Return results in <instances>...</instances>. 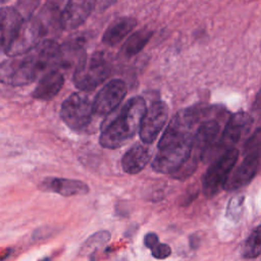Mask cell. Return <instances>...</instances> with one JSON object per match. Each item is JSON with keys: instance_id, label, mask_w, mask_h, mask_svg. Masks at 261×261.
<instances>
[{"instance_id": "8", "label": "cell", "mask_w": 261, "mask_h": 261, "mask_svg": "<svg viewBox=\"0 0 261 261\" xmlns=\"http://www.w3.org/2000/svg\"><path fill=\"white\" fill-rule=\"evenodd\" d=\"M252 122L253 118L247 112L239 111L231 114L221 132V136L216 145V154L220 151L224 153L225 151L234 148V146L249 132Z\"/></svg>"}, {"instance_id": "5", "label": "cell", "mask_w": 261, "mask_h": 261, "mask_svg": "<svg viewBox=\"0 0 261 261\" xmlns=\"http://www.w3.org/2000/svg\"><path fill=\"white\" fill-rule=\"evenodd\" d=\"M239 152L232 148L219 155L209 166L202 180L203 193L210 198L215 196L227 180V177L238 160Z\"/></svg>"}, {"instance_id": "18", "label": "cell", "mask_w": 261, "mask_h": 261, "mask_svg": "<svg viewBox=\"0 0 261 261\" xmlns=\"http://www.w3.org/2000/svg\"><path fill=\"white\" fill-rule=\"evenodd\" d=\"M153 32L148 29H141L134 33L123 44L122 52L125 56H133L138 54L149 42Z\"/></svg>"}, {"instance_id": "28", "label": "cell", "mask_w": 261, "mask_h": 261, "mask_svg": "<svg viewBox=\"0 0 261 261\" xmlns=\"http://www.w3.org/2000/svg\"><path fill=\"white\" fill-rule=\"evenodd\" d=\"M3 1H7V0H0V2H3Z\"/></svg>"}, {"instance_id": "25", "label": "cell", "mask_w": 261, "mask_h": 261, "mask_svg": "<svg viewBox=\"0 0 261 261\" xmlns=\"http://www.w3.org/2000/svg\"><path fill=\"white\" fill-rule=\"evenodd\" d=\"M159 243V240H158V237L156 233L154 232H149L145 236L144 238V244L146 247H148L150 250L156 245Z\"/></svg>"}, {"instance_id": "12", "label": "cell", "mask_w": 261, "mask_h": 261, "mask_svg": "<svg viewBox=\"0 0 261 261\" xmlns=\"http://www.w3.org/2000/svg\"><path fill=\"white\" fill-rule=\"evenodd\" d=\"M260 169V160L253 155L245 154L243 161L229 173L224 189L226 191H233L248 185Z\"/></svg>"}, {"instance_id": "13", "label": "cell", "mask_w": 261, "mask_h": 261, "mask_svg": "<svg viewBox=\"0 0 261 261\" xmlns=\"http://www.w3.org/2000/svg\"><path fill=\"white\" fill-rule=\"evenodd\" d=\"M93 11L92 0H68L60 15L61 28L66 31L76 29Z\"/></svg>"}, {"instance_id": "6", "label": "cell", "mask_w": 261, "mask_h": 261, "mask_svg": "<svg viewBox=\"0 0 261 261\" xmlns=\"http://www.w3.org/2000/svg\"><path fill=\"white\" fill-rule=\"evenodd\" d=\"M94 114L93 102L83 93L70 95L64 100L60 109L61 119L74 130H82L89 126Z\"/></svg>"}, {"instance_id": "16", "label": "cell", "mask_w": 261, "mask_h": 261, "mask_svg": "<svg viewBox=\"0 0 261 261\" xmlns=\"http://www.w3.org/2000/svg\"><path fill=\"white\" fill-rule=\"evenodd\" d=\"M151 159V151L147 144L134 145L122 157L121 166L128 174H137L148 164Z\"/></svg>"}, {"instance_id": "21", "label": "cell", "mask_w": 261, "mask_h": 261, "mask_svg": "<svg viewBox=\"0 0 261 261\" xmlns=\"http://www.w3.org/2000/svg\"><path fill=\"white\" fill-rule=\"evenodd\" d=\"M244 154L253 155L261 162V127L258 128L246 142Z\"/></svg>"}, {"instance_id": "7", "label": "cell", "mask_w": 261, "mask_h": 261, "mask_svg": "<svg viewBox=\"0 0 261 261\" xmlns=\"http://www.w3.org/2000/svg\"><path fill=\"white\" fill-rule=\"evenodd\" d=\"M45 34L44 24L34 17H25L6 54L9 56L23 55L34 49Z\"/></svg>"}, {"instance_id": "2", "label": "cell", "mask_w": 261, "mask_h": 261, "mask_svg": "<svg viewBox=\"0 0 261 261\" xmlns=\"http://www.w3.org/2000/svg\"><path fill=\"white\" fill-rule=\"evenodd\" d=\"M32 52L13 56L0 63V83L8 86H23L36 80L42 72Z\"/></svg>"}, {"instance_id": "19", "label": "cell", "mask_w": 261, "mask_h": 261, "mask_svg": "<svg viewBox=\"0 0 261 261\" xmlns=\"http://www.w3.org/2000/svg\"><path fill=\"white\" fill-rule=\"evenodd\" d=\"M111 234L107 230H100L89 237L85 243L82 245L79 255L80 256H89L97 252L100 248L105 246L110 240Z\"/></svg>"}, {"instance_id": "15", "label": "cell", "mask_w": 261, "mask_h": 261, "mask_svg": "<svg viewBox=\"0 0 261 261\" xmlns=\"http://www.w3.org/2000/svg\"><path fill=\"white\" fill-rule=\"evenodd\" d=\"M63 83V74L57 68L50 69L40 79L33 92V97L39 100H51L59 93Z\"/></svg>"}, {"instance_id": "3", "label": "cell", "mask_w": 261, "mask_h": 261, "mask_svg": "<svg viewBox=\"0 0 261 261\" xmlns=\"http://www.w3.org/2000/svg\"><path fill=\"white\" fill-rule=\"evenodd\" d=\"M110 74V66L103 53L96 52L84 56L73 73V84L82 91H92Z\"/></svg>"}, {"instance_id": "17", "label": "cell", "mask_w": 261, "mask_h": 261, "mask_svg": "<svg viewBox=\"0 0 261 261\" xmlns=\"http://www.w3.org/2000/svg\"><path fill=\"white\" fill-rule=\"evenodd\" d=\"M137 20L133 17H121L112 22L105 31L102 41L107 46H115L120 43L135 28Z\"/></svg>"}, {"instance_id": "10", "label": "cell", "mask_w": 261, "mask_h": 261, "mask_svg": "<svg viewBox=\"0 0 261 261\" xmlns=\"http://www.w3.org/2000/svg\"><path fill=\"white\" fill-rule=\"evenodd\" d=\"M168 116L167 105L156 101L147 108L140 126V138L143 143L151 144L163 128Z\"/></svg>"}, {"instance_id": "14", "label": "cell", "mask_w": 261, "mask_h": 261, "mask_svg": "<svg viewBox=\"0 0 261 261\" xmlns=\"http://www.w3.org/2000/svg\"><path fill=\"white\" fill-rule=\"evenodd\" d=\"M41 188L44 191H51L63 197L86 195L89 193V187L86 182L70 178L49 177L42 181Z\"/></svg>"}, {"instance_id": "11", "label": "cell", "mask_w": 261, "mask_h": 261, "mask_svg": "<svg viewBox=\"0 0 261 261\" xmlns=\"http://www.w3.org/2000/svg\"><path fill=\"white\" fill-rule=\"evenodd\" d=\"M24 18L14 7L0 9V52L6 53Z\"/></svg>"}, {"instance_id": "26", "label": "cell", "mask_w": 261, "mask_h": 261, "mask_svg": "<svg viewBox=\"0 0 261 261\" xmlns=\"http://www.w3.org/2000/svg\"><path fill=\"white\" fill-rule=\"evenodd\" d=\"M252 109L255 114H257L258 116H261V89L259 90L258 94L256 95Z\"/></svg>"}, {"instance_id": "1", "label": "cell", "mask_w": 261, "mask_h": 261, "mask_svg": "<svg viewBox=\"0 0 261 261\" xmlns=\"http://www.w3.org/2000/svg\"><path fill=\"white\" fill-rule=\"evenodd\" d=\"M146 110L142 97L130 98L111 118L105 120L99 138L100 145L107 149L122 147L140 130Z\"/></svg>"}, {"instance_id": "24", "label": "cell", "mask_w": 261, "mask_h": 261, "mask_svg": "<svg viewBox=\"0 0 261 261\" xmlns=\"http://www.w3.org/2000/svg\"><path fill=\"white\" fill-rule=\"evenodd\" d=\"M92 1L94 5V11H103L116 2V0H92Z\"/></svg>"}, {"instance_id": "20", "label": "cell", "mask_w": 261, "mask_h": 261, "mask_svg": "<svg viewBox=\"0 0 261 261\" xmlns=\"http://www.w3.org/2000/svg\"><path fill=\"white\" fill-rule=\"evenodd\" d=\"M261 254V225L255 227L245 241L242 255L245 258H256Z\"/></svg>"}, {"instance_id": "27", "label": "cell", "mask_w": 261, "mask_h": 261, "mask_svg": "<svg viewBox=\"0 0 261 261\" xmlns=\"http://www.w3.org/2000/svg\"><path fill=\"white\" fill-rule=\"evenodd\" d=\"M40 261H51V259L49 257H47V258H44L43 260H40Z\"/></svg>"}, {"instance_id": "22", "label": "cell", "mask_w": 261, "mask_h": 261, "mask_svg": "<svg viewBox=\"0 0 261 261\" xmlns=\"http://www.w3.org/2000/svg\"><path fill=\"white\" fill-rule=\"evenodd\" d=\"M243 211H244V197L236 196L231 198L227 205L226 216L231 220L236 221L241 217Z\"/></svg>"}, {"instance_id": "4", "label": "cell", "mask_w": 261, "mask_h": 261, "mask_svg": "<svg viewBox=\"0 0 261 261\" xmlns=\"http://www.w3.org/2000/svg\"><path fill=\"white\" fill-rule=\"evenodd\" d=\"M193 139L175 141L158 147V153L152 162L153 170L171 175L176 172L192 156Z\"/></svg>"}, {"instance_id": "23", "label": "cell", "mask_w": 261, "mask_h": 261, "mask_svg": "<svg viewBox=\"0 0 261 261\" xmlns=\"http://www.w3.org/2000/svg\"><path fill=\"white\" fill-rule=\"evenodd\" d=\"M152 256L156 259H165L171 254V249L166 244L158 243L151 249Z\"/></svg>"}, {"instance_id": "9", "label": "cell", "mask_w": 261, "mask_h": 261, "mask_svg": "<svg viewBox=\"0 0 261 261\" xmlns=\"http://www.w3.org/2000/svg\"><path fill=\"white\" fill-rule=\"evenodd\" d=\"M126 94V85L122 80L108 82L96 95L93 106L94 112L100 116H107L121 103Z\"/></svg>"}]
</instances>
